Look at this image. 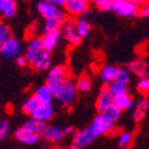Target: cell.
Instances as JSON below:
<instances>
[{
    "instance_id": "obj_1",
    "label": "cell",
    "mask_w": 149,
    "mask_h": 149,
    "mask_svg": "<svg viewBox=\"0 0 149 149\" xmlns=\"http://www.w3.org/2000/svg\"><path fill=\"white\" fill-rule=\"evenodd\" d=\"M66 69L62 65H57V66H53L47 74V78H46V84L49 85V88L53 91V94L56 96V94L58 92V90L61 89V86L63 85L64 81L68 78L66 77Z\"/></svg>"
},
{
    "instance_id": "obj_2",
    "label": "cell",
    "mask_w": 149,
    "mask_h": 149,
    "mask_svg": "<svg viewBox=\"0 0 149 149\" xmlns=\"http://www.w3.org/2000/svg\"><path fill=\"white\" fill-rule=\"evenodd\" d=\"M76 92H77V86L76 83H73L72 79L66 78L58 90V92L56 94V98L58 100V102L63 105H69L72 103V101L76 97Z\"/></svg>"
},
{
    "instance_id": "obj_3",
    "label": "cell",
    "mask_w": 149,
    "mask_h": 149,
    "mask_svg": "<svg viewBox=\"0 0 149 149\" xmlns=\"http://www.w3.org/2000/svg\"><path fill=\"white\" fill-rule=\"evenodd\" d=\"M114 124L115 122L110 117H108L105 113H100L90 124V128L92 129V132L95 133L96 136H101V135L108 134L110 130H113Z\"/></svg>"
},
{
    "instance_id": "obj_4",
    "label": "cell",
    "mask_w": 149,
    "mask_h": 149,
    "mask_svg": "<svg viewBox=\"0 0 149 149\" xmlns=\"http://www.w3.org/2000/svg\"><path fill=\"white\" fill-rule=\"evenodd\" d=\"M20 54H22V45L19 40L13 38V37L8 38L0 46V56L6 61L17 59V57H19Z\"/></svg>"
},
{
    "instance_id": "obj_5",
    "label": "cell",
    "mask_w": 149,
    "mask_h": 149,
    "mask_svg": "<svg viewBox=\"0 0 149 149\" xmlns=\"http://www.w3.org/2000/svg\"><path fill=\"white\" fill-rule=\"evenodd\" d=\"M114 11L120 17L132 18L140 13V6L139 4H135L133 1H130V0H116Z\"/></svg>"
},
{
    "instance_id": "obj_6",
    "label": "cell",
    "mask_w": 149,
    "mask_h": 149,
    "mask_svg": "<svg viewBox=\"0 0 149 149\" xmlns=\"http://www.w3.org/2000/svg\"><path fill=\"white\" fill-rule=\"evenodd\" d=\"M47 51H45L44 46H43V43H42V39H32L29 45H27V49H26V52H25V56L27 57L30 64L32 65L33 63H36L40 57L46 53Z\"/></svg>"
},
{
    "instance_id": "obj_7",
    "label": "cell",
    "mask_w": 149,
    "mask_h": 149,
    "mask_svg": "<svg viewBox=\"0 0 149 149\" xmlns=\"http://www.w3.org/2000/svg\"><path fill=\"white\" fill-rule=\"evenodd\" d=\"M39 136L40 135L31 132V130L29 128H26L25 125H23L19 129H17L15 133H14V139L17 141H19L24 144H27V146H33L36 143H38Z\"/></svg>"
},
{
    "instance_id": "obj_8",
    "label": "cell",
    "mask_w": 149,
    "mask_h": 149,
    "mask_svg": "<svg viewBox=\"0 0 149 149\" xmlns=\"http://www.w3.org/2000/svg\"><path fill=\"white\" fill-rule=\"evenodd\" d=\"M96 137L97 136L95 135V133L92 132V129L89 127L86 129H83V130H81V132L76 133V135H74V137H73L72 144L76 146L78 149H82V148H84V147H86L90 143L94 142V140Z\"/></svg>"
},
{
    "instance_id": "obj_9",
    "label": "cell",
    "mask_w": 149,
    "mask_h": 149,
    "mask_svg": "<svg viewBox=\"0 0 149 149\" xmlns=\"http://www.w3.org/2000/svg\"><path fill=\"white\" fill-rule=\"evenodd\" d=\"M114 95L113 92L110 91L109 86H104L101 89L100 91V95H98V98H97V102H96V109L98 113H104V111L114 104Z\"/></svg>"
},
{
    "instance_id": "obj_10",
    "label": "cell",
    "mask_w": 149,
    "mask_h": 149,
    "mask_svg": "<svg viewBox=\"0 0 149 149\" xmlns=\"http://www.w3.org/2000/svg\"><path fill=\"white\" fill-rule=\"evenodd\" d=\"M64 7L72 15H84L89 11V1L88 0H66Z\"/></svg>"
},
{
    "instance_id": "obj_11",
    "label": "cell",
    "mask_w": 149,
    "mask_h": 149,
    "mask_svg": "<svg viewBox=\"0 0 149 149\" xmlns=\"http://www.w3.org/2000/svg\"><path fill=\"white\" fill-rule=\"evenodd\" d=\"M62 34L71 45H79L82 42V37L76 30V24L71 22H65L62 26Z\"/></svg>"
},
{
    "instance_id": "obj_12",
    "label": "cell",
    "mask_w": 149,
    "mask_h": 149,
    "mask_svg": "<svg viewBox=\"0 0 149 149\" xmlns=\"http://www.w3.org/2000/svg\"><path fill=\"white\" fill-rule=\"evenodd\" d=\"M59 37H61V31L59 30L45 31L44 36L40 38L45 51H47L49 53H51L56 49V46H57V43L59 40Z\"/></svg>"
},
{
    "instance_id": "obj_13",
    "label": "cell",
    "mask_w": 149,
    "mask_h": 149,
    "mask_svg": "<svg viewBox=\"0 0 149 149\" xmlns=\"http://www.w3.org/2000/svg\"><path fill=\"white\" fill-rule=\"evenodd\" d=\"M54 115V110H53V107L51 105V103H47V104H44V103H40L38 105L33 114L31 115L33 118L36 120H39V121H50Z\"/></svg>"
},
{
    "instance_id": "obj_14",
    "label": "cell",
    "mask_w": 149,
    "mask_h": 149,
    "mask_svg": "<svg viewBox=\"0 0 149 149\" xmlns=\"http://www.w3.org/2000/svg\"><path fill=\"white\" fill-rule=\"evenodd\" d=\"M66 22V17L65 13L62 11H58L53 17L49 18L45 20V25H44V30L45 31H52V30H59L64 23Z\"/></svg>"
},
{
    "instance_id": "obj_15",
    "label": "cell",
    "mask_w": 149,
    "mask_h": 149,
    "mask_svg": "<svg viewBox=\"0 0 149 149\" xmlns=\"http://www.w3.org/2000/svg\"><path fill=\"white\" fill-rule=\"evenodd\" d=\"M42 136H43L44 140H46L49 142L58 143L64 139L65 132L63 129L58 128V127H47L45 129V132L42 134Z\"/></svg>"
},
{
    "instance_id": "obj_16",
    "label": "cell",
    "mask_w": 149,
    "mask_h": 149,
    "mask_svg": "<svg viewBox=\"0 0 149 149\" xmlns=\"http://www.w3.org/2000/svg\"><path fill=\"white\" fill-rule=\"evenodd\" d=\"M37 10L40 13V15L44 18V19H49V18L53 17L56 13H57L59 10L57 8V6L53 5L52 3H50L49 0H42L37 4Z\"/></svg>"
},
{
    "instance_id": "obj_17",
    "label": "cell",
    "mask_w": 149,
    "mask_h": 149,
    "mask_svg": "<svg viewBox=\"0 0 149 149\" xmlns=\"http://www.w3.org/2000/svg\"><path fill=\"white\" fill-rule=\"evenodd\" d=\"M34 97L38 100L39 103L47 104V103H51L52 100H53V97H56V96H54V94H53V91H52V90L49 88V85L46 84V85L39 86L38 89L36 90Z\"/></svg>"
},
{
    "instance_id": "obj_18",
    "label": "cell",
    "mask_w": 149,
    "mask_h": 149,
    "mask_svg": "<svg viewBox=\"0 0 149 149\" xmlns=\"http://www.w3.org/2000/svg\"><path fill=\"white\" fill-rule=\"evenodd\" d=\"M17 12V3L15 0H0V15L4 18L14 17Z\"/></svg>"
},
{
    "instance_id": "obj_19",
    "label": "cell",
    "mask_w": 149,
    "mask_h": 149,
    "mask_svg": "<svg viewBox=\"0 0 149 149\" xmlns=\"http://www.w3.org/2000/svg\"><path fill=\"white\" fill-rule=\"evenodd\" d=\"M114 105L116 108H118L121 111L124 110H129L134 107V102H133V97L130 96L128 92L123 95H117L114 97Z\"/></svg>"
},
{
    "instance_id": "obj_20",
    "label": "cell",
    "mask_w": 149,
    "mask_h": 149,
    "mask_svg": "<svg viewBox=\"0 0 149 149\" xmlns=\"http://www.w3.org/2000/svg\"><path fill=\"white\" fill-rule=\"evenodd\" d=\"M128 69L130 70V72H134L135 74L140 76L141 78L146 77L148 74V65L146 62H143L142 59H134L129 63Z\"/></svg>"
},
{
    "instance_id": "obj_21",
    "label": "cell",
    "mask_w": 149,
    "mask_h": 149,
    "mask_svg": "<svg viewBox=\"0 0 149 149\" xmlns=\"http://www.w3.org/2000/svg\"><path fill=\"white\" fill-rule=\"evenodd\" d=\"M26 128H29L31 132H33V133H36V134H38V135H40L42 136V134L45 132V129L47 128V125H46V122H44V121H39V120H36V118H31L30 121H27L25 124H24Z\"/></svg>"
},
{
    "instance_id": "obj_22",
    "label": "cell",
    "mask_w": 149,
    "mask_h": 149,
    "mask_svg": "<svg viewBox=\"0 0 149 149\" xmlns=\"http://www.w3.org/2000/svg\"><path fill=\"white\" fill-rule=\"evenodd\" d=\"M116 71H117V68H115L113 65L103 66L102 70H101V79H102V82L105 83V84H110L113 81H115Z\"/></svg>"
},
{
    "instance_id": "obj_23",
    "label": "cell",
    "mask_w": 149,
    "mask_h": 149,
    "mask_svg": "<svg viewBox=\"0 0 149 149\" xmlns=\"http://www.w3.org/2000/svg\"><path fill=\"white\" fill-rule=\"evenodd\" d=\"M76 30H77L78 34L82 37V38H85V37H88L89 33H90V30H91L90 20L88 19V18H85V17L78 19L77 23H76Z\"/></svg>"
},
{
    "instance_id": "obj_24",
    "label": "cell",
    "mask_w": 149,
    "mask_h": 149,
    "mask_svg": "<svg viewBox=\"0 0 149 149\" xmlns=\"http://www.w3.org/2000/svg\"><path fill=\"white\" fill-rule=\"evenodd\" d=\"M149 109V102L147 100H141L137 105L135 107V111H134V120L136 122H140L141 120H143V117L146 116L147 111Z\"/></svg>"
},
{
    "instance_id": "obj_25",
    "label": "cell",
    "mask_w": 149,
    "mask_h": 149,
    "mask_svg": "<svg viewBox=\"0 0 149 149\" xmlns=\"http://www.w3.org/2000/svg\"><path fill=\"white\" fill-rule=\"evenodd\" d=\"M128 84L125 83H122V82H118V81H113L110 84H109V89L110 91L113 92L114 96H117V95H123V94H127L128 92Z\"/></svg>"
},
{
    "instance_id": "obj_26",
    "label": "cell",
    "mask_w": 149,
    "mask_h": 149,
    "mask_svg": "<svg viewBox=\"0 0 149 149\" xmlns=\"http://www.w3.org/2000/svg\"><path fill=\"white\" fill-rule=\"evenodd\" d=\"M40 103L38 102V100H37L34 96L33 97H31V98H29L24 104H23V111L25 114H27V115H32L33 114V111L38 108V105H39Z\"/></svg>"
},
{
    "instance_id": "obj_27",
    "label": "cell",
    "mask_w": 149,
    "mask_h": 149,
    "mask_svg": "<svg viewBox=\"0 0 149 149\" xmlns=\"http://www.w3.org/2000/svg\"><path fill=\"white\" fill-rule=\"evenodd\" d=\"M76 86H77V90H79L82 92H86L91 88V79L86 76V74H83V76H81L77 79Z\"/></svg>"
},
{
    "instance_id": "obj_28",
    "label": "cell",
    "mask_w": 149,
    "mask_h": 149,
    "mask_svg": "<svg viewBox=\"0 0 149 149\" xmlns=\"http://www.w3.org/2000/svg\"><path fill=\"white\" fill-rule=\"evenodd\" d=\"M115 81H118V82L128 84L129 81H130V70L125 69V68H117Z\"/></svg>"
},
{
    "instance_id": "obj_29",
    "label": "cell",
    "mask_w": 149,
    "mask_h": 149,
    "mask_svg": "<svg viewBox=\"0 0 149 149\" xmlns=\"http://www.w3.org/2000/svg\"><path fill=\"white\" fill-rule=\"evenodd\" d=\"M12 37V32L10 26H7L5 23L0 22V46H1L8 38Z\"/></svg>"
},
{
    "instance_id": "obj_30",
    "label": "cell",
    "mask_w": 149,
    "mask_h": 149,
    "mask_svg": "<svg viewBox=\"0 0 149 149\" xmlns=\"http://www.w3.org/2000/svg\"><path fill=\"white\" fill-rule=\"evenodd\" d=\"M133 142V135L128 133V132H124L120 135L118 137V146L121 148H127L130 146V143Z\"/></svg>"
},
{
    "instance_id": "obj_31",
    "label": "cell",
    "mask_w": 149,
    "mask_h": 149,
    "mask_svg": "<svg viewBox=\"0 0 149 149\" xmlns=\"http://www.w3.org/2000/svg\"><path fill=\"white\" fill-rule=\"evenodd\" d=\"M115 3H116V0H101V1L96 3V6L101 11H114Z\"/></svg>"
},
{
    "instance_id": "obj_32",
    "label": "cell",
    "mask_w": 149,
    "mask_h": 149,
    "mask_svg": "<svg viewBox=\"0 0 149 149\" xmlns=\"http://www.w3.org/2000/svg\"><path fill=\"white\" fill-rule=\"evenodd\" d=\"M10 129H11V125H10V122L7 120L0 121V142L4 141L8 136Z\"/></svg>"
},
{
    "instance_id": "obj_33",
    "label": "cell",
    "mask_w": 149,
    "mask_h": 149,
    "mask_svg": "<svg viewBox=\"0 0 149 149\" xmlns=\"http://www.w3.org/2000/svg\"><path fill=\"white\" fill-rule=\"evenodd\" d=\"M104 113L108 115V117H110L111 120H113L114 122H116L120 117H121V114H122V111L118 109V108H116L114 104L113 105H111V107H109L105 111H104Z\"/></svg>"
},
{
    "instance_id": "obj_34",
    "label": "cell",
    "mask_w": 149,
    "mask_h": 149,
    "mask_svg": "<svg viewBox=\"0 0 149 149\" xmlns=\"http://www.w3.org/2000/svg\"><path fill=\"white\" fill-rule=\"evenodd\" d=\"M137 88H139V90H140L141 92H146V94H149V78H148V77H143V78L140 81Z\"/></svg>"
},
{
    "instance_id": "obj_35",
    "label": "cell",
    "mask_w": 149,
    "mask_h": 149,
    "mask_svg": "<svg viewBox=\"0 0 149 149\" xmlns=\"http://www.w3.org/2000/svg\"><path fill=\"white\" fill-rule=\"evenodd\" d=\"M15 64H17L18 66H20V68H25V66H27V65L30 64V62H29V59H27L26 56L20 54L19 57H17V59H15Z\"/></svg>"
},
{
    "instance_id": "obj_36",
    "label": "cell",
    "mask_w": 149,
    "mask_h": 149,
    "mask_svg": "<svg viewBox=\"0 0 149 149\" xmlns=\"http://www.w3.org/2000/svg\"><path fill=\"white\" fill-rule=\"evenodd\" d=\"M139 14L143 18H149V3H146L142 6H140V13Z\"/></svg>"
},
{
    "instance_id": "obj_37",
    "label": "cell",
    "mask_w": 149,
    "mask_h": 149,
    "mask_svg": "<svg viewBox=\"0 0 149 149\" xmlns=\"http://www.w3.org/2000/svg\"><path fill=\"white\" fill-rule=\"evenodd\" d=\"M130 1H133L135 4H139V5H143V4L148 3V0H130Z\"/></svg>"
},
{
    "instance_id": "obj_38",
    "label": "cell",
    "mask_w": 149,
    "mask_h": 149,
    "mask_svg": "<svg viewBox=\"0 0 149 149\" xmlns=\"http://www.w3.org/2000/svg\"><path fill=\"white\" fill-rule=\"evenodd\" d=\"M64 132H65V135L71 134V133H72V128H71V127H68V128H65V129H64Z\"/></svg>"
},
{
    "instance_id": "obj_39",
    "label": "cell",
    "mask_w": 149,
    "mask_h": 149,
    "mask_svg": "<svg viewBox=\"0 0 149 149\" xmlns=\"http://www.w3.org/2000/svg\"><path fill=\"white\" fill-rule=\"evenodd\" d=\"M69 149H78V148H77L76 146H73V144H72V146H71V147H70Z\"/></svg>"
},
{
    "instance_id": "obj_40",
    "label": "cell",
    "mask_w": 149,
    "mask_h": 149,
    "mask_svg": "<svg viewBox=\"0 0 149 149\" xmlns=\"http://www.w3.org/2000/svg\"><path fill=\"white\" fill-rule=\"evenodd\" d=\"M51 149H63V148H61V147H54V148H51Z\"/></svg>"
},
{
    "instance_id": "obj_41",
    "label": "cell",
    "mask_w": 149,
    "mask_h": 149,
    "mask_svg": "<svg viewBox=\"0 0 149 149\" xmlns=\"http://www.w3.org/2000/svg\"><path fill=\"white\" fill-rule=\"evenodd\" d=\"M92 1H94V3L96 4V3H98V1H101V0H92Z\"/></svg>"
}]
</instances>
